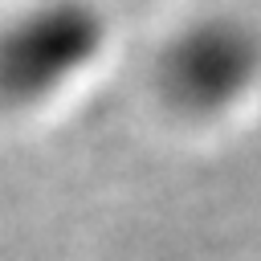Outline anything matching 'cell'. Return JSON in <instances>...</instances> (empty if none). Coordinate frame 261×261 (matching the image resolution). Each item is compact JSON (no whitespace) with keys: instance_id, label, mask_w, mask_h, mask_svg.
<instances>
[{"instance_id":"1","label":"cell","mask_w":261,"mask_h":261,"mask_svg":"<svg viewBox=\"0 0 261 261\" xmlns=\"http://www.w3.org/2000/svg\"><path fill=\"white\" fill-rule=\"evenodd\" d=\"M102 45V24L86 4H53L0 37V94L37 98L61 86Z\"/></svg>"},{"instance_id":"2","label":"cell","mask_w":261,"mask_h":261,"mask_svg":"<svg viewBox=\"0 0 261 261\" xmlns=\"http://www.w3.org/2000/svg\"><path fill=\"white\" fill-rule=\"evenodd\" d=\"M257 41L237 24H204L167 57V90L192 110H212L253 82Z\"/></svg>"}]
</instances>
